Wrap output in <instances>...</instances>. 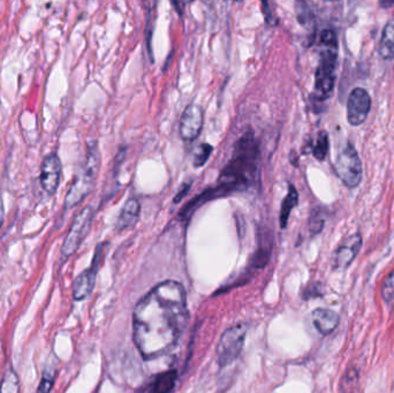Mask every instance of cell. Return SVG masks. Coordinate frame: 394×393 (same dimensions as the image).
Here are the masks:
<instances>
[{
  "mask_svg": "<svg viewBox=\"0 0 394 393\" xmlns=\"http://www.w3.org/2000/svg\"><path fill=\"white\" fill-rule=\"evenodd\" d=\"M358 372L356 368L350 367L343 374L340 383V393H354L358 388Z\"/></svg>",
  "mask_w": 394,
  "mask_h": 393,
  "instance_id": "cell-18",
  "label": "cell"
},
{
  "mask_svg": "<svg viewBox=\"0 0 394 393\" xmlns=\"http://www.w3.org/2000/svg\"><path fill=\"white\" fill-rule=\"evenodd\" d=\"M0 393H20L18 375L12 368L5 372L0 385Z\"/></svg>",
  "mask_w": 394,
  "mask_h": 393,
  "instance_id": "cell-19",
  "label": "cell"
},
{
  "mask_svg": "<svg viewBox=\"0 0 394 393\" xmlns=\"http://www.w3.org/2000/svg\"><path fill=\"white\" fill-rule=\"evenodd\" d=\"M330 142H328V135L325 131L318 133L317 140L313 147V153L314 157L318 160H324L328 155Z\"/></svg>",
  "mask_w": 394,
  "mask_h": 393,
  "instance_id": "cell-20",
  "label": "cell"
},
{
  "mask_svg": "<svg viewBox=\"0 0 394 393\" xmlns=\"http://www.w3.org/2000/svg\"><path fill=\"white\" fill-rule=\"evenodd\" d=\"M362 247V237L360 233H355L347 238L340 244L333 255V268L334 269H347L358 256Z\"/></svg>",
  "mask_w": 394,
  "mask_h": 393,
  "instance_id": "cell-12",
  "label": "cell"
},
{
  "mask_svg": "<svg viewBox=\"0 0 394 393\" xmlns=\"http://www.w3.org/2000/svg\"><path fill=\"white\" fill-rule=\"evenodd\" d=\"M53 386V374L44 372L43 379L40 381L37 393H50Z\"/></svg>",
  "mask_w": 394,
  "mask_h": 393,
  "instance_id": "cell-24",
  "label": "cell"
},
{
  "mask_svg": "<svg viewBox=\"0 0 394 393\" xmlns=\"http://www.w3.org/2000/svg\"><path fill=\"white\" fill-rule=\"evenodd\" d=\"M325 219L321 215V212H315L311 216V223H309V229L314 234H317L321 232L323 227H324Z\"/></svg>",
  "mask_w": 394,
  "mask_h": 393,
  "instance_id": "cell-23",
  "label": "cell"
},
{
  "mask_svg": "<svg viewBox=\"0 0 394 393\" xmlns=\"http://www.w3.org/2000/svg\"><path fill=\"white\" fill-rule=\"evenodd\" d=\"M178 379V374L175 370L166 372L158 376L153 386V393H171Z\"/></svg>",
  "mask_w": 394,
  "mask_h": 393,
  "instance_id": "cell-17",
  "label": "cell"
},
{
  "mask_svg": "<svg viewBox=\"0 0 394 393\" xmlns=\"http://www.w3.org/2000/svg\"><path fill=\"white\" fill-rule=\"evenodd\" d=\"M382 298L385 303H391L394 299V270L384 281L382 286Z\"/></svg>",
  "mask_w": 394,
  "mask_h": 393,
  "instance_id": "cell-22",
  "label": "cell"
},
{
  "mask_svg": "<svg viewBox=\"0 0 394 393\" xmlns=\"http://www.w3.org/2000/svg\"><path fill=\"white\" fill-rule=\"evenodd\" d=\"M205 123V112L201 106L189 104L183 111L179 125V134L183 141L192 142L201 134Z\"/></svg>",
  "mask_w": 394,
  "mask_h": 393,
  "instance_id": "cell-9",
  "label": "cell"
},
{
  "mask_svg": "<svg viewBox=\"0 0 394 393\" xmlns=\"http://www.w3.org/2000/svg\"><path fill=\"white\" fill-rule=\"evenodd\" d=\"M298 203H299V193H298L296 187L289 185L287 195L281 203L280 216H279L281 229H286L291 212L298 205Z\"/></svg>",
  "mask_w": 394,
  "mask_h": 393,
  "instance_id": "cell-16",
  "label": "cell"
},
{
  "mask_svg": "<svg viewBox=\"0 0 394 393\" xmlns=\"http://www.w3.org/2000/svg\"><path fill=\"white\" fill-rule=\"evenodd\" d=\"M247 331H248V328L244 323L234 325L225 330L215 351L217 364L220 367L230 366L237 360V357H240L241 352L245 346Z\"/></svg>",
  "mask_w": 394,
  "mask_h": 393,
  "instance_id": "cell-6",
  "label": "cell"
},
{
  "mask_svg": "<svg viewBox=\"0 0 394 393\" xmlns=\"http://www.w3.org/2000/svg\"><path fill=\"white\" fill-rule=\"evenodd\" d=\"M62 168V162L55 153L43 160L40 171V185L49 195H53L58 190Z\"/></svg>",
  "mask_w": 394,
  "mask_h": 393,
  "instance_id": "cell-11",
  "label": "cell"
},
{
  "mask_svg": "<svg viewBox=\"0 0 394 393\" xmlns=\"http://www.w3.org/2000/svg\"><path fill=\"white\" fill-rule=\"evenodd\" d=\"M141 212V203L136 199H129L121 209L120 215L118 217L117 229L124 231L136 225Z\"/></svg>",
  "mask_w": 394,
  "mask_h": 393,
  "instance_id": "cell-14",
  "label": "cell"
},
{
  "mask_svg": "<svg viewBox=\"0 0 394 393\" xmlns=\"http://www.w3.org/2000/svg\"><path fill=\"white\" fill-rule=\"evenodd\" d=\"M213 151V147L209 143H203L201 146L198 147L196 153H195V158H194V166L195 168H202L203 165L207 163L209 157Z\"/></svg>",
  "mask_w": 394,
  "mask_h": 393,
  "instance_id": "cell-21",
  "label": "cell"
},
{
  "mask_svg": "<svg viewBox=\"0 0 394 393\" xmlns=\"http://www.w3.org/2000/svg\"><path fill=\"white\" fill-rule=\"evenodd\" d=\"M188 320L186 290L174 281H163L144 295L133 313V338L146 360L174 348Z\"/></svg>",
  "mask_w": 394,
  "mask_h": 393,
  "instance_id": "cell-1",
  "label": "cell"
},
{
  "mask_svg": "<svg viewBox=\"0 0 394 393\" xmlns=\"http://www.w3.org/2000/svg\"><path fill=\"white\" fill-rule=\"evenodd\" d=\"M339 55L338 37L332 29L321 34L319 62L315 74L314 95L318 101H325L332 95L336 84V69Z\"/></svg>",
  "mask_w": 394,
  "mask_h": 393,
  "instance_id": "cell-3",
  "label": "cell"
},
{
  "mask_svg": "<svg viewBox=\"0 0 394 393\" xmlns=\"http://www.w3.org/2000/svg\"><path fill=\"white\" fill-rule=\"evenodd\" d=\"M371 109V97L365 88H355L350 91L347 102V121L358 127L363 124Z\"/></svg>",
  "mask_w": 394,
  "mask_h": 393,
  "instance_id": "cell-8",
  "label": "cell"
},
{
  "mask_svg": "<svg viewBox=\"0 0 394 393\" xmlns=\"http://www.w3.org/2000/svg\"><path fill=\"white\" fill-rule=\"evenodd\" d=\"M101 253H102V244H99L96 249L90 268L84 270L83 272L75 278L73 283V298L75 301H82L92 294V290L95 288L96 277L98 272Z\"/></svg>",
  "mask_w": 394,
  "mask_h": 393,
  "instance_id": "cell-10",
  "label": "cell"
},
{
  "mask_svg": "<svg viewBox=\"0 0 394 393\" xmlns=\"http://www.w3.org/2000/svg\"><path fill=\"white\" fill-rule=\"evenodd\" d=\"M333 168L345 186L355 188L361 183L363 168L358 151L352 143L347 142L337 153Z\"/></svg>",
  "mask_w": 394,
  "mask_h": 393,
  "instance_id": "cell-5",
  "label": "cell"
},
{
  "mask_svg": "<svg viewBox=\"0 0 394 393\" xmlns=\"http://www.w3.org/2000/svg\"><path fill=\"white\" fill-rule=\"evenodd\" d=\"M101 168V153L97 144L88 148L87 158L74 179L68 193L66 195L65 209L70 210L77 207L95 188L96 180Z\"/></svg>",
  "mask_w": 394,
  "mask_h": 393,
  "instance_id": "cell-4",
  "label": "cell"
},
{
  "mask_svg": "<svg viewBox=\"0 0 394 393\" xmlns=\"http://www.w3.org/2000/svg\"><path fill=\"white\" fill-rule=\"evenodd\" d=\"M95 210L92 205L83 207L77 217L74 218L73 224L70 226V232L67 234L62 248V262L70 259L74 253L79 249L81 244L83 242L89 231L92 229V220L95 217Z\"/></svg>",
  "mask_w": 394,
  "mask_h": 393,
  "instance_id": "cell-7",
  "label": "cell"
},
{
  "mask_svg": "<svg viewBox=\"0 0 394 393\" xmlns=\"http://www.w3.org/2000/svg\"><path fill=\"white\" fill-rule=\"evenodd\" d=\"M259 142L252 131H247L234 146L233 155L219 175L215 187H210L195 197L181 210L180 216L189 218L194 212L209 201L242 192L252 186L259 162Z\"/></svg>",
  "mask_w": 394,
  "mask_h": 393,
  "instance_id": "cell-2",
  "label": "cell"
},
{
  "mask_svg": "<svg viewBox=\"0 0 394 393\" xmlns=\"http://www.w3.org/2000/svg\"><path fill=\"white\" fill-rule=\"evenodd\" d=\"M393 4V1H391V3H380V6H384V8H390V6H392Z\"/></svg>",
  "mask_w": 394,
  "mask_h": 393,
  "instance_id": "cell-27",
  "label": "cell"
},
{
  "mask_svg": "<svg viewBox=\"0 0 394 393\" xmlns=\"http://www.w3.org/2000/svg\"><path fill=\"white\" fill-rule=\"evenodd\" d=\"M378 53L385 60L394 59V20L387 22L380 38Z\"/></svg>",
  "mask_w": 394,
  "mask_h": 393,
  "instance_id": "cell-15",
  "label": "cell"
},
{
  "mask_svg": "<svg viewBox=\"0 0 394 393\" xmlns=\"http://www.w3.org/2000/svg\"><path fill=\"white\" fill-rule=\"evenodd\" d=\"M190 188H192V181L185 182L183 183V186L180 188L179 192L176 194V196L174 197V202L175 204L179 203L180 201L183 200V197L186 196L188 192H189Z\"/></svg>",
  "mask_w": 394,
  "mask_h": 393,
  "instance_id": "cell-25",
  "label": "cell"
},
{
  "mask_svg": "<svg viewBox=\"0 0 394 393\" xmlns=\"http://www.w3.org/2000/svg\"><path fill=\"white\" fill-rule=\"evenodd\" d=\"M315 328L321 335H331L340 323L339 314L326 308H317L311 314Z\"/></svg>",
  "mask_w": 394,
  "mask_h": 393,
  "instance_id": "cell-13",
  "label": "cell"
},
{
  "mask_svg": "<svg viewBox=\"0 0 394 393\" xmlns=\"http://www.w3.org/2000/svg\"><path fill=\"white\" fill-rule=\"evenodd\" d=\"M4 203H3V199H1V196H0V227L3 226V223H4Z\"/></svg>",
  "mask_w": 394,
  "mask_h": 393,
  "instance_id": "cell-26",
  "label": "cell"
}]
</instances>
